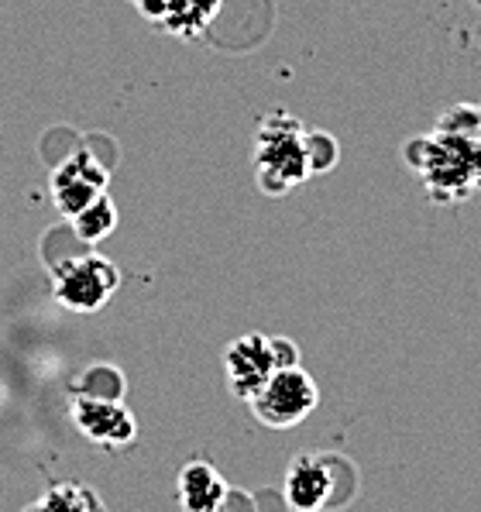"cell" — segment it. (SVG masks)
<instances>
[{
    "label": "cell",
    "instance_id": "cell-4",
    "mask_svg": "<svg viewBox=\"0 0 481 512\" xmlns=\"http://www.w3.org/2000/svg\"><path fill=\"white\" fill-rule=\"evenodd\" d=\"M320 406V389L310 372L296 365H282L268 375V382L248 399V409L262 427L289 430L303 423Z\"/></svg>",
    "mask_w": 481,
    "mask_h": 512
},
{
    "label": "cell",
    "instance_id": "cell-11",
    "mask_svg": "<svg viewBox=\"0 0 481 512\" xmlns=\"http://www.w3.org/2000/svg\"><path fill=\"white\" fill-rule=\"evenodd\" d=\"M28 509H55V512H90V509H104V499L83 482H59L52 485L45 495H38Z\"/></svg>",
    "mask_w": 481,
    "mask_h": 512
},
{
    "label": "cell",
    "instance_id": "cell-7",
    "mask_svg": "<svg viewBox=\"0 0 481 512\" xmlns=\"http://www.w3.org/2000/svg\"><path fill=\"white\" fill-rule=\"evenodd\" d=\"M107 183H110V176L97 155L80 148V152H73L66 162L55 165V172H52L49 189H52L55 210L73 220L80 210L90 207L97 196L107 193Z\"/></svg>",
    "mask_w": 481,
    "mask_h": 512
},
{
    "label": "cell",
    "instance_id": "cell-3",
    "mask_svg": "<svg viewBox=\"0 0 481 512\" xmlns=\"http://www.w3.org/2000/svg\"><path fill=\"white\" fill-rule=\"evenodd\" d=\"M299 351L286 337H268V334H241L224 348V378L227 389L248 403L258 389L268 382V375L282 365H296Z\"/></svg>",
    "mask_w": 481,
    "mask_h": 512
},
{
    "label": "cell",
    "instance_id": "cell-10",
    "mask_svg": "<svg viewBox=\"0 0 481 512\" xmlns=\"http://www.w3.org/2000/svg\"><path fill=\"white\" fill-rule=\"evenodd\" d=\"M176 492H179V506L189 512H217L227 506L231 485H227V478L220 475L210 461L193 458L183 464V471H179Z\"/></svg>",
    "mask_w": 481,
    "mask_h": 512
},
{
    "label": "cell",
    "instance_id": "cell-13",
    "mask_svg": "<svg viewBox=\"0 0 481 512\" xmlns=\"http://www.w3.org/2000/svg\"><path fill=\"white\" fill-rule=\"evenodd\" d=\"M337 162V141L320 128H310V165H313V176L317 172H327L330 165Z\"/></svg>",
    "mask_w": 481,
    "mask_h": 512
},
{
    "label": "cell",
    "instance_id": "cell-5",
    "mask_svg": "<svg viewBox=\"0 0 481 512\" xmlns=\"http://www.w3.org/2000/svg\"><path fill=\"white\" fill-rule=\"evenodd\" d=\"M121 286V272L104 255H76L62 258L52 269V293L55 303L73 313H97L110 303V296Z\"/></svg>",
    "mask_w": 481,
    "mask_h": 512
},
{
    "label": "cell",
    "instance_id": "cell-8",
    "mask_svg": "<svg viewBox=\"0 0 481 512\" xmlns=\"http://www.w3.org/2000/svg\"><path fill=\"white\" fill-rule=\"evenodd\" d=\"M282 495L286 506L296 512H317L334 495V475L320 454H296L282 478Z\"/></svg>",
    "mask_w": 481,
    "mask_h": 512
},
{
    "label": "cell",
    "instance_id": "cell-6",
    "mask_svg": "<svg viewBox=\"0 0 481 512\" xmlns=\"http://www.w3.org/2000/svg\"><path fill=\"white\" fill-rule=\"evenodd\" d=\"M73 423L90 444L107 447V451H121V447L134 444L138 437V420L121 399L93 396V392H76L73 396Z\"/></svg>",
    "mask_w": 481,
    "mask_h": 512
},
{
    "label": "cell",
    "instance_id": "cell-1",
    "mask_svg": "<svg viewBox=\"0 0 481 512\" xmlns=\"http://www.w3.org/2000/svg\"><path fill=\"white\" fill-rule=\"evenodd\" d=\"M406 162L427 196L440 207H457L481 189V104H454L427 135L406 145Z\"/></svg>",
    "mask_w": 481,
    "mask_h": 512
},
{
    "label": "cell",
    "instance_id": "cell-12",
    "mask_svg": "<svg viewBox=\"0 0 481 512\" xmlns=\"http://www.w3.org/2000/svg\"><path fill=\"white\" fill-rule=\"evenodd\" d=\"M114 227H117V207H114V200H110L107 193L97 196L90 207L80 210V214L73 217V231L80 234L86 244L104 241L107 234L114 231Z\"/></svg>",
    "mask_w": 481,
    "mask_h": 512
},
{
    "label": "cell",
    "instance_id": "cell-9",
    "mask_svg": "<svg viewBox=\"0 0 481 512\" xmlns=\"http://www.w3.org/2000/svg\"><path fill=\"white\" fill-rule=\"evenodd\" d=\"M224 0H141V14L179 38H200Z\"/></svg>",
    "mask_w": 481,
    "mask_h": 512
},
{
    "label": "cell",
    "instance_id": "cell-2",
    "mask_svg": "<svg viewBox=\"0 0 481 512\" xmlns=\"http://www.w3.org/2000/svg\"><path fill=\"white\" fill-rule=\"evenodd\" d=\"M251 169L268 196H289L313 176L310 128L289 110H268L251 141Z\"/></svg>",
    "mask_w": 481,
    "mask_h": 512
}]
</instances>
